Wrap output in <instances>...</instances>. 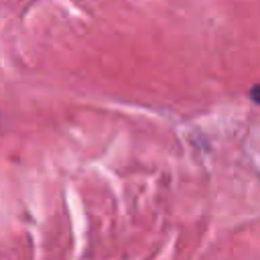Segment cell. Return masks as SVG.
<instances>
[{
    "instance_id": "6da1fadb",
    "label": "cell",
    "mask_w": 260,
    "mask_h": 260,
    "mask_svg": "<svg viewBox=\"0 0 260 260\" xmlns=\"http://www.w3.org/2000/svg\"><path fill=\"white\" fill-rule=\"evenodd\" d=\"M250 98H252L256 104H260V83H258V85H254V87L250 89Z\"/></svg>"
}]
</instances>
